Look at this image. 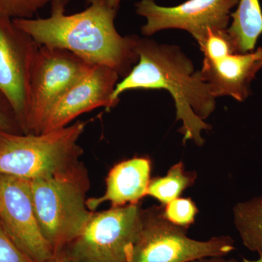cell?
Wrapping results in <instances>:
<instances>
[{
  "label": "cell",
  "mask_w": 262,
  "mask_h": 262,
  "mask_svg": "<svg viewBox=\"0 0 262 262\" xmlns=\"http://www.w3.org/2000/svg\"><path fill=\"white\" fill-rule=\"evenodd\" d=\"M70 0H53L51 15L46 18H14L19 29L27 33L38 46L66 50L88 63L107 67L119 76L128 75L139 60L137 36L122 37L115 27L119 8L106 0H84L83 11L66 15Z\"/></svg>",
  "instance_id": "cell-1"
},
{
  "label": "cell",
  "mask_w": 262,
  "mask_h": 262,
  "mask_svg": "<svg viewBox=\"0 0 262 262\" xmlns=\"http://www.w3.org/2000/svg\"><path fill=\"white\" fill-rule=\"evenodd\" d=\"M136 50L137 64L117 84L113 101L118 103L120 95L130 90H166L175 102L177 120L182 122L183 141L203 145L202 131L211 128L204 120L214 111L216 98L201 72H194L192 61L178 46L138 37Z\"/></svg>",
  "instance_id": "cell-2"
},
{
  "label": "cell",
  "mask_w": 262,
  "mask_h": 262,
  "mask_svg": "<svg viewBox=\"0 0 262 262\" xmlns=\"http://www.w3.org/2000/svg\"><path fill=\"white\" fill-rule=\"evenodd\" d=\"M29 184L43 236L54 254L61 253L82 232L94 213L87 206V168L80 162L67 171Z\"/></svg>",
  "instance_id": "cell-3"
},
{
  "label": "cell",
  "mask_w": 262,
  "mask_h": 262,
  "mask_svg": "<svg viewBox=\"0 0 262 262\" xmlns=\"http://www.w3.org/2000/svg\"><path fill=\"white\" fill-rule=\"evenodd\" d=\"M85 122L39 134L0 130V174L32 181L67 171L80 163L78 140Z\"/></svg>",
  "instance_id": "cell-4"
},
{
  "label": "cell",
  "mask_w": 262,
  "mask_h": 262,
  "mask_svg": "<svg viewBox=\"0 0 262 262\" xmlns=\"http://www.w3.org/2000/svg\"><path fill=\"white\" fill-rule=\"evenodd\" d=\"M140 203L94 212L62 252L75 262H127L143 224Z\"/></svg>",
  "instance_id": "cell-5"
},
{
  "label": "cell",
  "mask_w": 262,
  "mask_h": 262,
  "mask_svg": "<svg viewBox=\"0 0 262 262\" xmlns=\"http://www.w3.org/2000/svg\"><path fill=\"white\" fill-rule=\"evenodd\" d=\"M187 232L164 217L163 206L144 210L141 232L127 262H189L225 256L235 249L229 236L198 241L188 237Z\"/></svg>",
  "instance_id": "cell-6"
},
{
  "label": "cell",
  "mask_w": 262,
  "mask_h": 262,
  "mask_svg": "<svg viewBox=\"0 0 262 262\" xmlns=\"http://www.w3.org/2000/svg\"><path fill=\"white\" fill-rule=\"evenodd\" d=\"M93 64L66 50L40 46L33 63L27 134H39L56 103Z\"/></svg>",
  "instance_id": "cell-7"
},
{
  "label": "cell",
  "mask_w": 262,
  "mask_h": 262,
  "mask_svg": "<svg viewBox=\"0 0 262 262\" xmlns=\"http://www.w3.org/2000/svg\"><path fill=\"white\" fill-rule=\"evenodd\" d=\"M39 48L13 18L0 15V92L13 108L24 134H27L31 73Z\"/></svg>",
  "instance_id": "cell-8"
},
{
  "label": "cell",
  "mask_w": 262,
  "mask_h": 262,
  "mask_svg": "<svg viewBox=\"0 0 262 262\" xmlns=\"http://www.w3.org/2000/svg\"><path fill=\"white\" fill-rule=\"evenodd\" d=\"M238 3L239 0H187L177 6L163 7L155 0H141L136 3V10L146 19V24L141 27L144 35H153L165 29H182L198 42L209 29L228 28L231 10Z\"/></svg>",
  "instance_id": "cell-9"
},
{
  "label": "cell",
  "mask_w": 262,
  "mask_h": 262,
  "mask_svg": "<svg viewBox=\"0 0 262 262\" xmlns=\"http://www.w3.org/2000/svg\"><path fill=\"white\" fill-rule=\"evenodd\" d=\"M0 223L17 247L36 262L54 255L39 227L29 181L0 174Z\"/></svg>",
  "instance_id": "cell-10"
},
{
  "label": "cell",
  "mask_w": 262,
  "mask_h": 262,
  "mask_svg": "<svg viewBox=\"0 0 262 262\" xmlns=\"http://www.w3.org/2000/svg\"><path fill=\"white\" fill-rule=\"evenodd\" d=\"M118 79V74L107 67L91 66L52 108L42 133L67 126L79 115L95 108L115 107L118 103L113 96Z\"/></svg>",
  "instance_id": "cell-11"
},
{
  "label": "cell",
  "mask_w": 262,
  "mask_h": 262,
  "mask_svg": "<svg viewBox=\"0 0 262 262\" xmlns=\"http://www.w3.org/2000/svg\"><path fill=\"white\" fill-rule=\"evenodd\" d=\"M262 69V47L245 53H232L217 60L204 58L201 75L215 98L229 96L244 101L251 84Z\"/></svg>",
  "instance_id": "cell-12"
},
{
  "label": "cell",
  "mask_w": 262,
  "mask_h": 262,
  "mask_svg": "<svg viewBox=\"0 0 262 262\" xmlns=\"http://www.w3.org/2000/svg\"><path fill=\"white\" fill-rule=\"evenodd\" d=\"M151 171V160L146 157H136L116 164L106 177L104 194L87 199L88 208L95 211L105 202H110L112 207L140 203L147 196Z\"/></svg>",
  "instance_id": "cell-13"
},
{
  "label": "cell",
  "mask_w": 262,
  "mask_h": 262,
  "mask_svg": "<svg viewBox=\"0 0 262 262\" xmlns=\"http://www.w3.org/2000/svg\"><path fill=\"white\" fill-rule=\"evenodd\" d=\"M231 14L227 34L237 53L253 51L262 34V9L259 0H239Z\"/></svg>",
  "instance_id": "cell-14"
},
{
  "label": "cell",
  "mask_w": 262,
  "mask_h": 262,
  "mask_svg": "<svg viewBox=\"0 0 262 262\" xmlns=\"http://www.w3.org/2000/svg\"><path fill=\"white\" fill-rule=\"evenodd\" d=\"M233 221L245 247L262 257V198L236 204Z\"/></svg>",
  "instance_id": "cell-15"
},
{
  "label": "cell",
  "mask_w": 262,
  "mask_h": 262,
  "mask_svg": "<svg viewBox=\"0 0 262 262\" xmlns=\"http://www.w3.org/2000/svg\"><path fill=\"white\" fill-rule=\"evenodd\" d=\"M196 177L195 172L187 171L182 162H179L170 167L166 175L151 179L147 196H152L161 206H165L180 198L186 189L192 187Z\"/></svg>",
  "instance_id": "cell-16"
},
{
  "label": "cell",
  "mask_w": 262,
  "mask_h": 262,
  "mask_svg": "<svg viewBox=\"0 0 262 262\" xmlns=\"http://www.w3.org/2000/svg\"><path fill=\"white\" fill-rule=\"evenodd\" d=\"M163 213L170 223L187 229L194 224L198 208L191 198H179L163 206Z\"/></svg>",
  "instance_id": "cell-17"
},
{
  "label": "cell",
  "mask_w": 262,
  "mask_h": 262,
  "mask_svg": "<svg viewBox=\"0 0 262 262\" xmlns=\"http://www.w3.org/2000/svg\"><path fill=\"white\" fill-rule=\"evenodd\" d=\"M200 48L204 55V58L217 60L234 51L230 37L226 30H212L209 29L206 37L198 41Z\"/></svg>",
  "instance_id": "cell-18"
},
{
  "label": "cell",
  "mask_w": 262,
  "mask_h": 262,
  "mask_svg": "<svg viewBox=\"0 0 262 262\" xmlns=\"http://www.w3.org/2000/svg\"><path fill=\"white\" fill-rule=\"evenodd\" d=\"M53 0H0V15L10 18H32L33 15Z\"/></svg>",
  "instance_id": "cell-19"
},
{
  "label": "cell",
  "mask_w": 262,
  "mask_h": 262,
  "mask_svg": "<svg viewBox=\"0 0 262 262\" xmlns=\"http://www.w3.org/2000/svg\"><path fill=\"white\" fill-rule=\"evenodd\" d=\"M0 262H36L17 247L0 223Z\"/></svg>",
  "instance_id": "cell-20"
},
{
  "label": "cell",
  "mask_w": 262,
  "mask_h": 262,
  "mask_svg": "<svg viewBox=\"0 0 262 262\" xmlns=\"http://www.w3.org/2000/svg\"><path fill=\"white\" fill-rule=\"evenodd\" d=\"M0 130L23 134L13 108L4 95L0 92Z\"/></svg>",
  "instance_id": "cell-21"
},
{
  "label": "cell",
  "mask_w": 262,
  "mask_h": 262,
  "mask_svg": "<svg viewBox=\"0 0 262 262\" xmlns=\"http://www.w3.org/2000/svg\"><path fill=\"white\" fill-rule=\"evenodd\" d=\"M189 262H241L235 258H226L225 256H211L200 258V259L194 260Z\"/></svg>",
  "instance_id": "cell-22"
},
{
  "label": "cell",
  "mask_w": 262,
  "mask_h": 262,
  "mask_svg": "<svg viewBox=\"0 0 262 262\" xmlns=\"http://www.w3.org/2000/svg\"><path fill=\"white\" fill-rule=\"evenodd\" d=\"M45 262H75L71 259L70 257L67 256L63 252L56 253L47 261Z\"/></svg>",
  "instance_id": "cell-23"
},
{
  "label": "cell",
  "mask_w": 262,
  "mask_h": 262,
  "mask_svg": "<svg viewBox=\"0 0 262 262\" xmlns=\"http://www.w3.org/2000/svg\"><path fill=\"white\" fill-rule=\"evenodd\" d=\"M122 0H106L108 5L113 8H119V6H120V2Z\"/></svg>",
  "instance_id": "cell-24"
},
{
  "label": "cell",
  "mask_w": 262,
  "mask_h": 262,
  "mask_svg": "<svg viewBox=\"0 0 262 262\" xmlns=\"http://www.w3.org/2000/svg\"><path fill=\"white\" fill-rule=\"evenodd\" d=\"M243 262H262V257H260L256 260H250L248 258H243Z\"/></svg>",
  "instance_id": "cell-25"
}]
</instances>
